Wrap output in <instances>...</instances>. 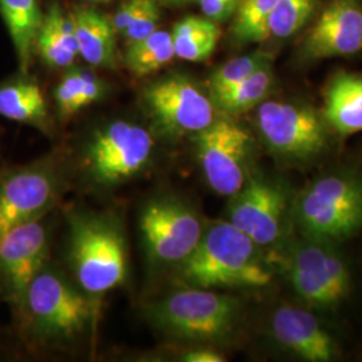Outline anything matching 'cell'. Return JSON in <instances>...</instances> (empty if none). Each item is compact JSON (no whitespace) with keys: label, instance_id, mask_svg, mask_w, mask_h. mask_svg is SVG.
Instances as JSON below:
<instances>
[{"label":"cell","instance_id":"1","mask_svg":"<svg viewBox=\"0 0 362 362\" xmlns=\"http://www.w3.org/2000/svg\"><path fill=\"white\" fill-rule=\"evenodd\" d=\"M182 279L200 288L266 286L272 275L255 255V243L230 221L212 224L194 252L181 262Z\"/></svg>","mask_w":362,"mask_h":362},{"label":"cell","instance_id":"2","mask_svg":"<svg viewBox=\"0 0 362 362\" xmlns=\"http://www.w3.org/2000/svg\"><path fill=\"white\" fill-rule=\"evenodd\" d=\"M71 260L82 288L90 294H104L125 281L124 236L107 220L77 219L71 233Z\"/></svg>","mask_w":362,"mask_h":362},{"label":"cell","instance_id":"3","mask_svg":"<svg viewBox=\"0 0 362 362\" xmlns=\"http://www.w3.org/2000/svg\"><path fill=\"white\" fill-rule=\"evenodd\" d=\"M149 317L156 326L175 336L214 339L231 327L235 302L206 288L192 287L158 300L151 308Z\"/></svg>","mask_w":362,"mask_h":362},{"label":"cell","instance_id":"4","mask_svg":"<svg viewBox=\"0 0 362 362\" xmlns=\"http://www.w3.org/2000/svg\"><path fill=\"white\" fill-rule=\"evenodd\" d=\"M34 329L49 338H71L83 332L90 303L58 274L42 269L27 288L23 306Z\"/></svg>","mask_w":362,"mask_h":362},{"label":"cell","instance_id":"5","mask_svg":"<svg viewBox=\"0 0 362 362\" xmlns=\"http://www.w3.org/2000/svg\"><path fill=\"white\" fill-rule=\"evenodd\" d=\"M298 215L314 236L349 235L362 223V189L344 177L320 179L300 194Z\"/></svg>","mask_w":362,"mask_h":362},{"label":"cell","instance_id":"6","mask_svg":"<svg viewBox=\"0 0 362 362\" xmlns=\"http://www.w3.org/2000/svg\"><path fill=\"white\" fill-rule=\"evenodd\" d=\"M155 141L143 127L117 121L98 130L88 148L86 160L94 179L116 184L139 173L148 164Z\"/></svg>","mask_w":362,"mask_h":362},{"label":"cell","instance_id":"7","mask_svg":"<svg viewBox=\"0 0 362 362\" xmlns=\"http://www.w3.org/2000/svg\"><path fill=\"white\" fill-rule=\"evenodd\" d=\"M248 152V133L228 119L214 121L197 133L199 161L216 194L233 196L243 188Z\"/></svg>","mask_w":362,"mask_h":362},{"label":"cell","instance_id":"8","mask_svg":"<svg viewBox=\"0 0 362 362\" xmlns=\"http://www.w3.org/2000/svg\"><path fill=\"white\" fill-rule=\"evenodd\" d=\"M144 101L156 124L170 136L199 133L215 121L211 100L180 76L149 85L144 91Z\"/></svg>","mask_w":362,"mask_h":362},{"label":"cell","instance_id":"9","mask_svg":"<svg viewBox=\"0 0 362 362\" xmlns=\"http://www.w3.org/2000/svg\"><path fill=\"white\" fill-rule=\"evenodd\" d=\"M141 233L152 258L181 263L203 236V226L189 208L172 200H157L144 209Z\"/></svg>","mask_w":362,"mask_h":362},{"label":"cell","instance_id":"10","mask_svg":"<svg viewBox=\"0 0 362 362\" xmlns=\"http://www.w3.org/2000/svg\"><path fill=\"white\" fill-rule=\"evenodd\" d=\"M258 125L269 146L284 155L303 157L324 146V127L315 113L306 107L263 103L258 109Z\"/></svg>","mask_w":362,"mask_h":362},{"label":"cell","instance_id":"11","mask_svg":"<svg viewBox=\"0 0 362 362\" xmlns=\"http://www.w3.org/2000/svg\"><path fill=\"white\" fill-rule=\"evenodd\" d=\"M46 254V228L38 219L15 227L0 239V278L16 306H23L27 288L43 269Z\"/></svg>","mask_w":362,"mask_h":362},{"label":"cell","instance_id":"12","mask_svg":"<svg viewBox=\"0 0 362 362\" xmlns=\"http://www.w3.org/2000/svg\"><path fill=\"white\" fill-rule=\"evenodd\" d=\"M55 194V180L43 167L15 169L0 181V239L15 227L38 219Z\"/></svg>","mask_w":362,"mask_h":362},{"label":"cell","instance_id":"13","mask_svg":"<svg viewBox=\"0 0 362 362\" xmlns=\"http://www.w3.org/2000/svg\"><path fill=\"white\" fill-rule=\"evenodd\" d=\"M233 200L230 223L247 235L255 245L266 246L276 240L285 207L284 194L260 180L243 185Z\"/></svg>","mask_w":362,"mask_h":362},{"label":"cell","instance_id":"14","mask_svg":"<svg viewBox=\"0 0 362 362\" xmlns=\"http://www.w3.org/2000/svg\"><path fill=\"white\" fill-rule=\"evenodd\" d=\"M311 58L345 57L362 50V7L357 0H333L306 39Z\"/></svg>","mask_w":362,"mask_h":362},{"label":"cell","instance_id":"15","mask_svg":"<svg viewBox=\"0 0 362 362\" xmlns=\"http://www.w3.org/2000/svg\"><path fill=\"white\" fill-rule=\"evenodd\" d=\"M291 282L298 294L315 305H330L348 288L345 264L318 246L302 247L291 262Z\"/></svg>","mask_w":362,"mask_h":362},{"label":"cell","instance_id":"16","mask_svg":"<svg viewBox=\"0 0 362 362\" xmlns=\"http://www.w3.org/2000/svg\"><path fill=\"white\" fill-rule=\"evenodd\" d=\"M272 326L275 338L303 360L311 362L332 360V339L310 313L294 308H282L274 314Z\"/></svg>","mask_w":362,"mask_h":362},{"label":"cell","instance_id":"17","mask_svg":"<svg viewBox=\"0 0 362 362\" xmlns=\"http://www.w3.org/2000/svg\"><path fill=\"white\" fill-rule=\"evenodd\" d=\"M77 31L79 55L97 67L116 65V28L103 13L81 7L73 13Z\"/></svg>","mask_w":362,"mask_h":362},{"label":"cell","instance_id":"18","mask_svg":"<svg viewBox=\"0 0 362 362\" xmlns=\"http://www.w3.org/2000/svg\"><path fill=\"white\" fill-rule=\"evenodd\" d=\"M325 116L332 127L351 134L362 130V77L338 74L326 91Z\"/></svg>","mask_w":362,"mask_h":362},{"label":"cell","instance_id":"19","mask_svg":"<svg viewBox=\"0 0 362 362\" xmlns=\"http://www.w3.org/2000/svg\"><path fill=\"white\" fill-rule=\"evenodd\" d=\"M0 13L13 39L19 66L27 71L43 18L37 0H0Z\"/></svg>","mask_w":362,"mask_h":362},{"label":"cell","instance_id":"20","mask_svg":"<svg viewBox=\"0 0 362 362\" xmlns=\"http://www.w3.org/2000/svg\"><path fill=\"white\" fill-rule=\"evenodd\" d=\"M0 116L11 121L42 127L47 107L42 89L35 82L18 79L0 86Z\"/></svg>","mask_w":362,"mask_h":362},{"label":"cell","instance_id":"21","mask_svg":"<svg viewBox=\"0 0 362 362\" xmlns=\"http://www.w3.org/2000/svg\"><path fill=\"white\" fill-rule=\"evenodd\" d=\"M170 34L176 57L191 62L208 59L215 52L220 38L219 27L215 21L194 15L181 19Z\"/></svg>","mask_w":362,"mask_h":362},{"label":"cell","instance_id":"22","mask_svg":"<svg viewBox=\"0 0 362 362\" xmlns=\"http://www.w3.org/2000/svg\"><path fill=\"white\" fill-rule=\"evenodd\" d=\"M173 57L176 54L172 34L164 30H156L141 40L130 43L125 61L134 76L144 77L163 69Z\"/></svg>","mask_w":362,"mask_h":362},{"label":"cell","instance_id":"23","mask_svg":"<svg viewBox=\"0 0 362 362\" xmlns=\"http://www.w3.org/2000/svg\"><path fill=\"white\" fill-rule=\"evenodd\" d=\"M272 79V70L267 64L259 67L233 89L215 97L214 101L227 115L245 113L263 101L270 90Z\"/></svg>","mask_w":362,"mask_h":362},{"label":"cell","instance_id":"24","mask_svg":"<svg viewBox=\"0 0 362 362\" xmlns=\"http://www.w3.org/2000/svg\"><path fill=\"white\" fill-rule=\"evenodd\" d=\"M276 0H239L233 37L240 42H262L270 37L269 18Z\"/></svg>","mask_w":362,"mask_h":362},{"label":"cell","instance_id":"25","mask_svg":"<svg viewBox=\"0 0 362 362\" xmlns=\"http://www.w3.org/2000/svg\"><path fill=\"white\" fill-rule=\"evenodd\" d=\"M269 64V55L266 52H254L245 57H238L220 66L211 76L209 88L212 98L233 89L243 79L257 71L259 67Z\"/></svg>","mask_w":362,"mask_h":362},{"label":"cell","instance_id":"26","mask_svg":"<svg viewBox=\"0 0 362 362\" xmlns=\"http://www.w3.org/2000/svg\"><path fill=\"white\" fill-rule=\"evenodd\" d=\"M314 0H276L269 18V33L276 38H288L308 22Z\"/></svg>","mask_w":362,"mask_h":362},{"label":"cell","instance_id":"27","mask_svg":"<svg viewBox=\"0 0 362 362\" xmlns=\"http://www.w3.org/2000/svg\"><path fill=\"white\" fill-rule=\"evenodd\" d=\"M85 71L73 70L66 74L55 89V101L64 117L76 115L85 106Z\"/></svg>","mask_w":362,"mask_h":362},{"label":"cell","instance_id":"28","mask_svg":"<svg viewBox=\"0 0 362 362\" xmlns=\"http://www.w3.org/2000/svg\"><path fill=\"white\" fill-rule=\"evenodd\" d=\"M35 43L43 61L52 67H67L77 58V55L66 49L45 18L39 28L38 38Z\"/></svg>","mask_w":362,"mask_h":362},{"label":"cell","instance_id":"29","mask_svg":"<svg viewBox=\"0 0 362 362\" xmlns=\"http://www.w3.org/2000/svg\"><path fill=\"white\" fill-rule=\"evenodd\" d=\"M158 21H160V10L157 6V1L156 0H145L139 16L128 27V30L124 33V35L129 42V45L137 42V40H141L157 30Z\"/></svg>","mask_w":362,"mask_h":362},{"label":"cell","instance_id":"30","mask_svg":"<svg viewBox=\"0 0 362 362\" xmlns=\"http://www.w3.org/2000/svg\"><path fill=\"white\" fill-rule=\"evenodd\" d=\"M199 3L207 18L221 22L235 13L239 0H199Z\"/></svg>","mask_w":362,"mask_h":362},{"label":"cell","instance_id":"31","mask_svg":"<svg viewBox=\"0 0 362 362\" xmlns=\"http://www.w3.org/2000/svg\"><path fill=\"white\" fill-rule=\"evenodd\" d=\"M145 0H127L119 6L117 10L115 19H113V26L116 28L117 33L124 34L128 27L134 22V19L139 16V13L143 8Z\"/></svg>","mask_w":362,"mask_h":362},{"label":"cell","instance_id":"32","mask_svg":"<svg viewBox=\"0 0 362 362\" xmlns=\"http://www.w3.org/2000/svg\"><path fill=\"white\" fill-rule=\"evenodd\" d=\"M104 94V83L98 79L97 76L86 73L85 71V90H83V98H85V106L98 101Z\"/></svg>","mask_w":362,"mask_h":362},{"label":"cell","instance_id":"33","mask_svg":"<svg viewBox=\"0 0 362 362\" xmlns=\"http://www.w3.org/2000/svg\"><path fill=\"white\" fill-rule=\"evenodd\" d=\"M184 361L188 362H221L223 356L211 350H194L184 356Z\"/></svg>","mask_w":362,"mask_h":362},{"label":"cell","instance_id":"34","mask_svg":"<svg viewBox=\"0 0 362 362\" xmlns=\"http://www.w3.org/2000/svg\"><path fill=\"white\" fill-rule=\"evenodd\" d=\"M167 3H172V4H180V3H189V1H194V0H164Z\"/></svg>","mask_w":362,"mask_h":362},{"label":"cell","instance_id":"35","mask_svg":"<svg viewBox=\"0 0 362 362\" xmlns=\"http://www.w3.org/2000/svg\"><path fill=\"white\" fill-rule=\"evenodd\" d=\"M93 1H106V0H93Z\"/></svg>","mask_w":362,"mask_h":362}]
</instances>
